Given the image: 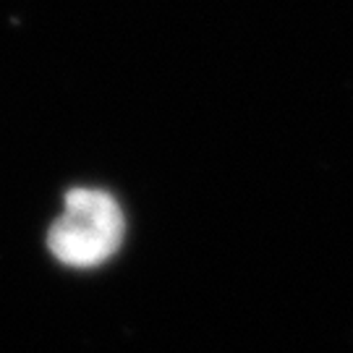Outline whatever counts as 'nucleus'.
<instances>
[{
    "mask_svg": "<svg viewBox=\"0 0 353 353\" xmlns=\"http://www.w3.org/2000/svg\"><path fill=\"white\" fill-rule=\"evenodd\" d=\"M126 220L108 191L74 189L65 196L63 214L50 225L48 246L58 262L89 270L108 262L123 243Z\"/></svg>",
    "mask_w": 353,
    "mask_h": 353,
    "instance_id": "nucleus-1",
    "label": "nucleus"
}]
</instances>
